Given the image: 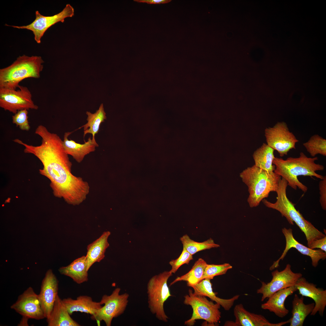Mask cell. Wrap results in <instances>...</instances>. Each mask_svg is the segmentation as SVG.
I'll list each match as a JSON object with an SVG mask.
<instances>
[{"instance_id":"f546056e","label":"cell","mask_w":326,"mask_h":326,"mask_svg":"<svg viewBox=\"0 0 326 326\" xmlns=\"http://www.w3.org/2000/svg\"><path fill=\"white\" fill-rule=\"evenodd\" d=\"M303 145L313 157L318 154L326 156V140L318 135L312 136Z\"/></svg>"},{"instance_id":"484cf974","label":"cell","mask_w":326,"mask_h":326,"mask_svg":"<svg viewBox=\"0 0 326 326\" xmlns=\"http://www.w3.org/2000/svg\"><path fill=\"white\" fill-rule=\"evenodd\" d=\"M274 150L265 143H264L254 152L253 157L257 167L269 172H273L275 166L273 165L275 158Z\"/></svg>"},{"instance_id":"3957f363","label":"cell","mask_w":326,"mask_h":326,"mask_svg":"<svg viewBox=\"0 0 326 326\" xmlns=\"http://www.w3.org/2000/svg\"><path fill=\"white\" fill-rule=\"evenodd\" d=\"M287 185V181L282 177L276 192L277 194L276 202L272 203L264 199L262 202L267 207L279 211L291 225H293L294 222L295 223L304 233L307 241L308 247L309 248L315 240L322 238L326 235L305 219L299 211L296 209L294 204L287 197L286 190Z\"/></svg>"},{"instance_id":"836d02e7","label":"cell","mask_w":326,"mask_h":326,"mask_svg":"<svg viewBox=\"0 0 326 326\" xmlns=\"http://www.w3.org/2000/svg\"><path fill=\"white\" fill-rule=\"evenodd\" d=\"M319 201L322 209H326V176H324L323 179L320 181L319 184Z\"/></svg>"},{"instance_id":"8fae6325","label":"cell","mask_w":326,"mask_h":326,"mask_svg":"<svg viewBox=\"0 0 326 326\" xmlns=\"http://www.w3.org/2000/svg\"><path fill=\"white\" fill-rule=\"evenodd\" d=\"M74 9L69 4H67L60 12L51 16H45L41 14L38 11H35V18L30 24L21 26L5 25L19 29H26L31 31L35 41L38 43H41V38L47 30L51 26L59 22H63L65 19L72 17L74 15Z\"/></svg>"},{"instance_id":"30bf717a","label":"cell","mask_w":326,"mask_h":326,"mask_svg":"<svg viewBox=\"0 0 326 326\" xmlns=\"http://www.w3.org/2000/svg\"><path fill=\"white\" fill-rule=\"evenodd\" d=\"M265 136L267 144L277 151L281 157L287 155L291 149H296V143L299 142L284 122H278L273 127L266 128Z\"/></svg>"},{"instance_id":"d590c367","label":"cell","mask_w":326,"mask_h":326,"mask_svg":"<svg viewBox=\"0 0 326 326\" xmlns=\"http://www.w3.org/2000/svg\"><path fill=\"white\" fill-rule=\"evenodd\" d=\"M134 1L140 3H146L149 4H165L170 2L171 0H134Z\"/></svg>"},{"instance_id":"cb8c5ba5","label":"cell","mask_w":326,"mask_h":326,"mask_svg":"<svg viewBox=\"0 0 326 326\" xmlns=\"http://www.w3.org/2000/svg\"><path fill=\"white\" fill-rule=\"evenodd\" d=\"M110 234L109 231L104 232L99 238L88 246L86 257L88 271L94 263L100 262L104 257L106 249L109 245L107 239Z\"/></svg>"},{"instance_id":"6da1fadb","label":"cell","mask_w":326,"mask_h":326,"mask_svg":"<svg viewBox=\"0 0 326 326\" xmlns=\"http://www.w3.org/2000/svg\"><path fill=\"white\" fill-rule=\"evenodd\" d=\"M35 133L41 138L40 145L27 144L18 139L15 142L24 146V153L33 154L42 162L43 167L39 173L50 180L54 196L63 198L69 204L79 205L86 198L90 187L87 181L72 173V164L65 151L63 141L42 125L37 126Z\"/></svg>"},{"instance_id":"5bb4252c","label":"cell","mask_w":326,"mask_h":326,"mask_svg":"<svg viewBox=\"0 0 326 326\" xmlns=\"http://www.w3.org/2000/svg\"><path fill=\"white\" fill-rule=\"evenodd\" d=\"M282 231L286 239L285 248L280 257L270 267V270H273L279 266L280 260H283L288 251L292 248L296 249L302 254L309 257L312 260V265L315 267L318 265L320 260L326 259V253L320 249H312L298 241L293 237L291 229L284 228Z\"/></svg>"},{"instance_id":"277c9868","label":"cell","mask_w":326,"mask_h":326,"mask_svg":"<svg viewBox=\"0 0 326 326\" xmlns=\"http://www.w3.org/2000/svg\"><path fill=\"white\" fill-rule=\"evenodd\" d=\"M240 176L248 187L247 201L251 208L258 206L270 192H276L281 178L274 171H266L254 165L243 170Z\"/></svg>"},{"instance_id":"83f0119b","label":"cell","mask_w":326,"mask_h":326,"mask_svg":"<svg viewBox=\"0 0 326 326\" xmlns=\"http://www.w3.org/2000/svg\"><path fill=\"white\" fill-rule=\"evenodd\" d=\"M207 264L206 262L203 259L199 258L188 272L181 276L177 277L171 283L170 285L182 281L187 282L188 286L197 283L201 280Z\"/></svg>"},{"instance_id":"5b68a950","label":"cell","mask_w":326,"mask_h":326,"mask_svg":"<svg viewBox=\"0 0 326 326\" xmlns=\"http://www.w3.org/2000/svg\"><path fill=\"white\" fill-rule=\"evenodd\" d=\"M44 62L40 56H19L11 65L0 69V88L16 90L24 79L40 78Z\"/></svg>"},{"instance_id":"ac0fdd59","label":"cell","mask_w":326,"mask_h":326,"mask_svg":"<svg viewBox=\"0 0 326 326\" xmlns=\"http://www.w3.org/2000/svg\"><path fill=\"white\" fill-rule=\"evenodd\" d=\"M72 133L67 132L64 133L63 141V148L68 155L72 156L77 162L80 163L86 155L94 152L96 148L99 145L96 141H93L91 137L83 144L77 143L72 140H69L68 137Z\"/></svg>"},{"instance_id":"603a6c76","label":"cell","mask_w":326,"mask_h":326,"mask_svg":"<svg viewBox=\"0 0 326 326\" xmlns=\"http://www.w3.org/2000/svg\"><path fill=\"white\" fill-rule=\"evenodd\" d=\"M59 270L61 274L70 277L78 284L88 280L87 261L84 256L76 259L66 266L60 267Z\"/></svg>"},{"instance_id":"8d00e7d4","label":"cell","mask_w":326,"mask_h":326,"mask_svg":"<svg viewBox=\"0 0 326 326\" xmlns=\"http://www.w3.org/2000/svg\"><path fill=\"white\" fill-rule=\"evenodd\" d=\"M23 318L20 322L19 324L20 326H26L27 325V321L28 318L22 316Z\"/></svg>"},{"instance_id":"9c48e42d","label":"cell","mask_w":326,"mask_h":326,"mask_svg":"<svg viewBox=\"0 0 326 326\" xmlns=\"http://www.w3.org/2000/svg\"><path fill=\"white\" fill-rule=\"evenodd\" d=\"M18 88L16 90L0 88V107L14 114L24 109H38L28 88L20 85Z\"/></svg>"},{"instance_id":"7c38bea8","label":"cell","mask_w":326,"mask_h":326,"mask_svg":"<svg viewBox=\"0 0 326 326\" xmlns=\"http://www.w3.org/2000/svg\"><path fill=\"white\" fill-rule=\"evenodd\" d=\"M271 281L267 283L261 281V286L257 291V293L262 294V302L281 289L295 286L297 280L302 276L301 273L293 272L289 264H287L283 270L279 271L276 270L271 273Z\"/></svg>"},{"instance_id":"4fadbf2b","label":"cell","mask_w":326,"mask_h":326,"mask_svg":"<svg viewBox=\"0 0 326 326\" xmlns=\"http://www.w3.org/2000/svg\"><path fill=\"white\" fill-rule=\"evenodd\" d=\"M11 308L22 316L40 320L45 318L38 295L31 287H29L18 297Z\"/></svg>"},{"instance_id":"4dcf8cb0","label":"cell","mask_w":326,"mask_h":326,"mask_svg":"<svg viewBox=\"0 0 326 326\" xmlns=\"http://www.w3.org/2000/svg\"><path fill=\"white\" fill-rule=\"evenodd\" d=\"M232 267V266L229 263L219 265L207 264L201 280L205 279L211 280L215 276L225 274L228 270Z\"/></svg>"},{"instance_id":"52a82bcc","label":"cell","mask_w":326,"mask_h":326,"mask_svg":"<svg viewBox=\"0 0 326 326\" xmlns=\"http://www.w3.org/2000/svg\"><path fill=\"white\" fill-rule=\"evenodd\" d=\"M184 297V303L190 306L193 309L191 317L185 321V325L193 326L196 320L200 319L204 320L210 324L218 322L221 318L219 304L214 303L205 296L195 294L190 289L188 290V294Z\"/></svg>"},{"instance_id":"44dd1931","label":"cell","mask_w":326,"mask_h":326,"mask_svg":"<svg viewBox=\"0 0 326 326\" xmlns=\"http://www.w3.org/2000/svg\"><path fill=\"white\" fill-rule=\"evenodd\" d=\"M189 286L193 289L195 294L208 297L212 301L219 304L226 311L230 309L235 301L239 297V295H237L228 299L218 297L213 291L210 280L208 279L203 280L197 283Z\"/></svg>"},{"instance_id":"7a4b0ae2","label":"cell","mask_w":326,"mask_h":326,"mask_svg":"<svg viewBox=\"0 0 326 326\" xmlns=\"http://www.w3.org/2000/svg\"><path fill=\"white\" fill-rule=\"evenodd\" d=\"M318 159L317 157H308L303 152L300 153L298 157H289L285 160L275 157L273 161L275 166L274 172L285 179L288 185L293 189L296 190L298 187L305 192L307 187L299 180L298 177L301 175L314 176L323 179L324 176L316 172L324 169L323 165L315 162Z\"/></svg>"},{"instance_id":"8992f818","label":"cell","mask_w":326,"mask_h":326,"mask_svg":"<svg viewBox=\"0 0 326 326\" xmlns=\"http://www.w3.org/2000/svg\"><path fill=\"white\" fill-rule=\"evenodd\" d=\"M172 274L170 271H164L152 276L147 286L148 307L151 312L159 320L167 322L169 319L164 311L165 302L171 294L168 281Z\"/></svg>"},{"instance_id":"1f68e13d","label":"cell","mask_w":326,"mask_h":326,"mask_svg":"<svg viewBox=\"0 0 326 326\" xmlns=\"http://www.w3.org/2000/svg\"><path fill=\"white\" fill-rule=\"evenodd\" d=\"M193 259V255L183 247L180 256L177 258L169 262V264L171 267L170 272L172 274L175 273L181 266L184 264H189L190 261Z\"/></svg>"},{"instance_id":"e575fe53","label":"cell","mask_w":326,"mask_h":326,"mask_svg":"<svg viewBox=\"0 0 326 326\" xmlns=\"http://www.w3.org/2000/svg\"><path fill=\"white\" fill-rule=\"evenodd\" d=\"M309 248L312 249L319 248L326 253V236L315 240Z\"/></svg>"},{"instance_id":"d6a6232c","label":"cell","mask_w":326,"mask_h":326,"mask_svg":"<svg viewBox=\"0 0 326 326\" xmlns=\"http://www.w3.org/2000/svg\"><path fill=\"white\" fill-rule=\"evenodd\" d=\"M28 110L27 109L20 110L12 116V123L23 130L28 131L30 128Z\"/></svg>"},{"instance_id":"ba28073f","label":"cell","mask_w":326,"mask_h":326,"mask_svg":"<svg viewBox=\"0 0 326 326\" xmlns=\"http://www.w3.org/2000/svg\"><path fill=\"white\" fill-rule=\"evenodd\" d=\"M121 289H115L110 295H103L100 302L104 305L91 318L98 322L103 321L107 326H110L113 318L122 314L125 310L128 302L129 294L124 293L120 294Z\"/></svg>"},{"instance_id":"9a60e30c","label":"cell","mask_w":326,"mask_h":326,"mask_svg":"<svg viewBox=\"0 0 326 326\" xmlns=\"http://www.w3.org/2000/svg\"><path fill=\"white\" fill-rule=\"evenodd\" d=\"M41 286L39 299L45 318L47 319L58 295V281L51 270H49L46 273Z\"/></svg>"},{"instance_id":"2e32d148","label":"cell","mask_w":326,"mask_h":326,"mask_svg":"<svg viewBox=\"0 0 326 326\" xmlns=\"http://www.w3.org/2000/svg\"><path fill=\"white\" fill-rule=\"evenodd\" d=\"M295 286L300 295L310 298L314 301L315 306L310 315H314L318 312L323 316L326 306V290L317 288L315 284L309 283L302 277L299 279Z\"/></svg>"},{"instance_id":"4316f807","label":"cell","mask_w":326,"mask_h":326,"mask_svg":"<svg viewBox=\"0 0 326 326\" xmlns=\"http://www.w3.org/2000/svg\"><path fill=\"white\" fill-rule=\"evenodd\" d=\"M86 114L87 115V123L78 129L83 128L84 138L87 134H91L92 135V140L96 141L95 135L98 133L101 123L107 118L103 104L100 105L94 113L87 111Z\"/></svg>"},{"instance_id":"f1b7e54d","label":"cell","mask_w":326,"mask_h":326,"mask_svg":"<svg viewBox=\"0 0 326 326\" xmlns=\"http://www.w3.org/2000/svg\"><path fill=\"white\" fill-rule=\"evenodd\" d=\"M180 240L183 247L192 255L201 251L220 247L219 245L215 243L211 238L203 242H199L192 240L186 234L181 237Z\"/></svg>"},{"instance_id":"e0dca14e","label":"cell","mask_w":326,"mask_h":326,"mask_svg":"<svg viewBox=\"0 0 326 326\" xmlns=\"http://www.w3.org/2000/svg\"><path fill=\"white\" fill-rule=\"evenodd\" d=\"M234 313L235 318V322L227 321L224 326H281L290 322V318L286 321L277 323H271L263 316L248 311L241 304L235 305Z\"/></svg>"},{"instance_id":"d4e9b609","label":"cell","mask_w":326,"mask_h":326,"mask_svg":"<svg viewBox=\"0 0 326 326\" xmlns=\"http://www.w3.org/2000/svg\"><path fill=\"white\" fill-rule=\"evenodd\" d=\"M314 306V303L305 304L304 296L299 297L295 294L292 301V315L289 326H303L305 319L312 312Z\"/></svg>"},{"instance_id":"d6986e66","label":"cell","mask_w":326,"mask_h":326,"mask_svg":"<svg viewBox=\"0 0 326 326\" xmlns=\"http://www.w3.org/2000/svg\"><path fill=\"white\" fill-rule=\"evenodd\" d=\"M297 291L295 286L281 289L270 297L266 302L261 305V308L274 313L279 318H283L289 313V310L285 306V301L288 296Z\"/></svg>"},{"instance_id":"ffe728a7","label":"cell","mask_w":326,"mask_h":326,"mask_svg":"<svg viewBox=\"0 0 326 326\" xmlns=\"http://www.w3.org/2000/svg\"><path fill=\"white\" fill-rule=\"evenodd\" d=\"M62 301L70 315L73 312H80L94 316L102 307L100 302L94 301L91 297L87 296H80L76 299L65 298Z\"/></svg>"},{"instance_id":"7402d4cb","label":"cell","mask_w":326,"mask_h":326,"mask_svg":"<svg viewBox=\"0 0 326 326\" xmlns=\"http://www.w3.org/2000/svg\"><path fill=\"white\" fill-rule=\"evenodd\" d=\"M46 320L48 326H80L71 317L58 295L50 316Z\"/></svg>"}]
</instances>
